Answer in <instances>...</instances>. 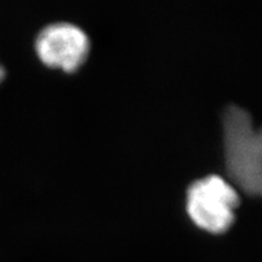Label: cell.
<instances>
[{"mask_svg": "<svg viewBox=\"0 0 262 262\" xmlns=\"http://www.w3.org/2000/svg\"><path fill=\"white\" fill-rule=\"evenodd\" d=\"M238 204L237 189L219 175L195 180L187 189L186 208L189 217L211 233H221L231 227Z\"/></svg>", "mask_w": 262, "mask_h": 262, "instance_id": "obj_2", "label": "cell"}, {"mask_svg": "<svg viewBox=\"0 0 262 262\" xmlns=\"http://www.w3.org/2000/svg\"><path fill=\"white\" fill-rule=\"evenodd\" d=\"M4 75H5V70H4V67H3V66L0 64V80H2L3 78H4Z\"/></svg>", "mask_w": 262, "mask_h": 262, "instance_id": "obj_4", "label": "cell"}, {"mask_svg": "<svg viewBox=\"0 0 262 262\" xmlns=\"http://www.w3.org/2000/svg\"><path fill=\"white\" fill-rule=\"evenodd\" d=\"M222 130L229 178L244 192L262 196V126L254 125L243 107L229 104L222 116Z\"/></svg>", "mask_w": 262, "mask_h": 262, "instance_id": "obj_1", "label": "cell"}, {"mask_svg": "<svg viewBox=\"0 0 262 262\" xmlns=\"http://www.w3.org/2000/svg\"><path fill=\"white\" fill-rule=\"evenodd\" d=\"M90 41L83 29L70 22H55L39 32L35 50L40 60L51 67L71 72L86 60Z\"/></svg>", "mask_w": 262, "mask_h": 262, "instance_id": "obj_3", "label": "cell"}]
</instances>
